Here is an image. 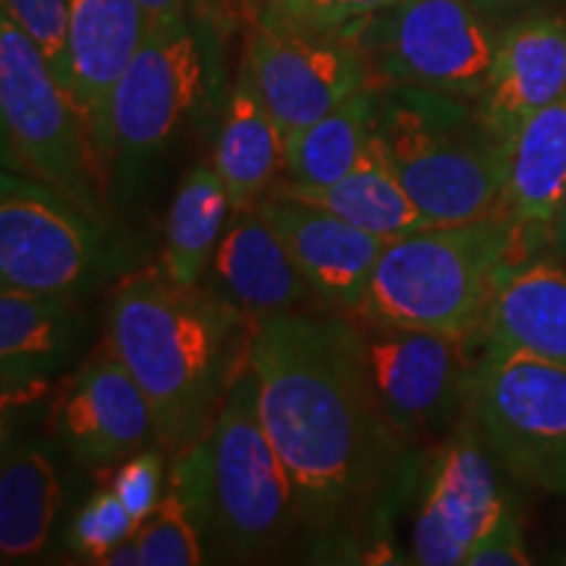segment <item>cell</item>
<instances>
[{
    "label": "cell",
    "mask_w": 566,
    "mask_h": 566,
    "mask_svg": "<svg viewBox=\"0 0 566 566\" xmlns=\"http://www.w3.org/2000/svg\"><path fill=\"white\" fill-rule=\"evenodd\" d=\"M260 417L292 485L300 546L315 562H380L428 451L407 441L367 386L331 307L254 323ZM396 562V558H391Z\"/></svg>",
    "instance_id": "cell-1"
},
{
    "label": "cell",
    "mask_w": 566,
    "mask_h": 566,
    "mask_svg": "<svg viewBox=\"0 0 566 566\" xmlns=\"http://www.w3.org/2000/svg\"><path fill=\"white\" fill-rule=\"evenodd\" d=\"M254 321L208 286H179L163 268L113 289L105 338L150 401L158 441L176 462L205 436L250 363Z\"/></svg>",
    "instance_id": "cell-2"
},
{
    "label": "cell",
    "mask_w": 566,
    "mask_h": 566,
    "mask_svg": "<svg viewBox=\"0 0 566 566\" xmlns=\"http://www.w3.org/2000/svg\"><path fill=\"white\" fill-rule=\"evenodd\" d=\"M168 470L205 562H268L300 543L292 485L260 417L252 363L233 380L205 436Z\"/></svg>",
    "instance_id": "cell-3"
},
{
    "label": "cell",
    "mask_w": 566,
    "mask_h": 566,
    "mask_svg": "<svg viewBox=\"0 0 566 566\" xmlns=\"http://www.w3.org/2000/svg\"><path fill=\"white\" fill-rule=\"evenodd\" d=\"M370 150L430 226L509 210L512 145L480 122L475 103L417 87H375Z\"/></svg>",
    "instance_id": "cell-4"
},
{
    "label": "cell",
    "mask_w": 566,
    "mask_h": 566,
    "mask_svg": "<svg viewBox=\"0 0 566 566\" xmlns=\"http://www.w3.org/2000/svg\"><path fill=\"white\" fill-rule=\"evenodd\" d=\"M530 254L525 229L509 210L388 239L359 313L472 342L499 283Z\"/></svg>",
    "instance_id": "cell-5"
},
{
    "label": "cell",
    "mask_w": 566,
    "mask_h": 566,
    "mask_svg": "<svg viewBox=\"0 0 566 566\" xmlns=\"http://www.w3.org/2000/svg\"><path fill=\"white\" fill-rule=\"evenodd\" d=\"M0 116L3 145L32 179L116 229L108 166L87 122L40 48L6 11L0 13Z\"/></svg>",
    "instance_id": "cell-6"
},
{
    "label": "cell",
    "mask_w": 566,
    "mask_h": 566,
    "mask_svg": "<svg viewBox=\"0 0 566 566\" xmlns=\"http://www.w3.org/2000/svg\"><path fill=\"white\" fill-rule=\"evenodd\" d=\"M367 386L394 428L428 451L459 422L478 349L470 338L405 328L349 310H334Z\"/></svg>",
    "instance_id": "cell-7"
},
{
    "label": "cell",
    "mask_w": 566,
    "mask_h": 566,
    "mask_svg": "<svg viewBox=\"0 0 566 566\" xmlns=\"http://www.w3.org/2000/svg\"><path fill=\"white\" fill-rule=\"evenodd\" d=\"M506 24L467 0H399L354 38L370 87H417L478 103Z\"/></svg>",
    "instance_id": "cell-8"
},
{
    "label": "cell",
    "mask_w": 566,
    "mask_h": 566,
    "mask_svg": "<svg viewBox=\"0 0 566 566\" xmlns=\"http://www.w3.org/2000/svg\"><path fill=\"white\" fill-rule=\"evenodd\" d=\"M467 412L509 475L566 495V365L478 349Z\"/></svg>",
    "instance_id": "cell-9"
},
{
    "label": "cell",
    "mask_w": 566,
    "mask_h": 566,
    "mask_svg": "<svg viewBox=\"0 0 566 566\" xmlns=\"http://www.w3.org/2000/svg\"><path fill=\"white\" fill-rule=\"evenodd\" d=\"M118 268L116 229L53 187L6 168L0 179L3 289L80 296Z\"/></svg>",
    "instance_id": "cell-10"
},
{
    "label": "cell",
    "mask_w": 566,
    "mask_h": 566,
    "mask_svg": "<svg viewBox=\"0 0 566 566\" xmlns=\"http://www.w3.org/2000/svg\"><path fill=\"white\" fill-rule=\"evenodd\" d=\"M212 82V38L200 19L147 32L113 87L108 105V160L137 171L168 147Z\"/></svg>",
    "instance_id": "cell-11"
},
{
    "label": "cell",
    "mask_w": 566,
    "mask_h": 566,
    "mask_svg": "<svg viewBox=\"0 0 566 566\" xmlns=\"http://www.w3.org/2000/svg\"><path fill=\"white\" fill-rule=\"evenodd\" d=\"M499 459L472 420L459 417L454 428L424 457L417 483L412 525V564L459 566L480 537L495 525L509 499L501 488Z\"/></svg>",
    "instance_id": "cell-12"
},
{
    "label": "cell",
    "mask_w": 566,
    "mask_h": 566,
    "mask_svg": "<svg viewBox=\"0 0 566 566\" xmlns=\"http://www.w3.org/2000/svg\"><path fill=\"white\" fill-rule=\"evenodd\" d=\"M244 59L286 139L370 84L352 40L275 30L258 19L247 30Z\"/></svg>",
    "instance_id": "cell-13"
},
{
    "label": "cell",
    "mask_w": 566,
    "mask_h": 566,
    "mask_svg": "<svg viewBox=\"0 0 566 566\" xmlns=\"http://www.w3.org/2000/svg\"><path fill=\"white\" fill-rule=\"evenodd\" d=\"M48 430L69 457L92 470L126 462L160 443L150 401L105 342L71 375Z\"/></svg>",
    "instance_id": "cell-14"
},
{
    "label": "cell",
    "mask_w": 566,
    "mask_h": 566,
    "mask_svg": "<svg viewBox=\"0 0 566 566\" xmlns=\"http://www.w3.org/2000/svg\"><path fill=\"white\" fill-rule=\"evenodd\" d=\"M254 208L325 307L338 313L363 307L386 239L354 229L342 218L281 192H268Z\"/></svg>",
    "instance_id": "cell-15"
},
{
    "label": "cell",
    "mask_w": 566,
    "mask_h": 566,
    "mask_svg": "<svg viewBox=\"0 0 566 566\" xmlns=\"http://www.w3.org/2000/svg\"><path fill=\"white\" fill-rule=\"evenodd\" d=\"M566 90V3L509 21L491 80L475 103L480 122L512 145L516 132Z\"/></svg>",
    "instance_id": "cell-16"
},
{
    "label": "cell",
    "mask_w": 566,
    "mask_h": 566,
    "mask_svg": "<svg viewBox=\"0 0 566 566\" xmlns=\"http://www.w3.org/2000/svg\"><path fill=\"white\" fill-rule=\"evenodd\" d=\"M76 296L3 289L0 294V380L3 407L32 399L80 359L87 317Z\"/></svg>",
    "instance_id": "cell-17"
},
{
    "label": "cell",
    "mask_w": 566,
    "mask_h": 566,
    "mask_svg": "<svg viewBox=\"0 0 566 566\" xmlns=\"http://www.w3.org/2000/svg\"><path fill=\"white\" fill-rule=\"evenodd\" d=\"M202 281L254 323L275 313L325 307L258 208L231 212Z\"/></svg>",
    "instance_id": "cell-18"
},
{
    "label": "cell",
    "mask_w": 566,
    "mask_h": 566,
    "mask_svg": "<svg viewBox=\"0 0 566 566\" xmlns=\"http://www.w3.org/2000/svg\"><path fill=\"white\" fill-rule=\"evenodd\" d=\"M147 32L139 0H69V95L108 168L111 95Z\"/></svg>",
    "instance_id": "cell-19"
},
{
    "label": "cell",
    "mask_w": 566,
    "mask_h": 566,
    "mask_svg": "<svg viewBox=\"0 0 566 566\" xmlns=\"http://www.w3.org/2000/svg\"><path fill=\"white\" fill-rule=\"evenodd\" d=\"M475 349L566 365V263L551 250H541L516 263L504 275L488 304Z\"/></svg>",
    "instance_id": "cell-20"
},
{
    "label": "cell",
    "mask_w": 566,
    "mask_h": 566,
    "mask_svg": "<svg viewBox=\"0 0 566 566\" xmlns=\"http://www.w3.org/2000/svg\"><path fill=\"white\" fill-rule=\"evenodd\" d=\"M286 163V137L268 111L254 82L250 61H242L226 103L216 145V171L221 174L231 212L250 210L271 192Z\"/></svg>",
    "instance_id": "cell-21"
},
{
    "label": "cell",
    "mask_w": 566,
    "mask_h": 566,
    "mask_svg": "<svg viewBox=\"0 0 566 566\" xmlns=\"http://www.w3.org/2000/svg\"><path fill=\"white\" fill-rule=\"evenodd\" d=\"M63 488L48 443L3 438L0 459V558L3 564L38 558L59 520Z\"/></svg>",
    "instance_id": "cell-22"
},
{
    "label": "cell",
    "mask_w": 566,
    "mask_h": 566,
    "mask_svg": "<svg viewBox=\"0 0 566 566\" xmlns=\"http://www.w3.org/2000/svg\"><path fill=\"white\" fill-rule=\"evenodd\" d=\"M566 189V90L537 111L512 139L506 208L535 252L548 247V229Z\"/></svg>",
    "instance_id": "cell-23"
},
{
    "label": "cell",
    "mask_w": 566,
    "mask_h": 566,
    "mask_svg": "<svg viewBox=\"0 0 566 566\" xmlns=\"http://www.w3.org/2000/svg\"><path fill=\"white\" fill-rule=\"evenodd\" d=\"M271 192H281L315 205L331 216L352 223L354 229L373 233L378 239H396L405 233L428 229L430 221L405 192L396 176L378 160L370 147L354 171L323 187H304L289 179H279Z\"/></svg>",
    "instance_id": "cell-24"
},
{
    "label": "cell",
    "mask_w": 566,
    "mask_h": 566,
    "mask_svg": "<svg viewBox=\"0 0 566 566\" xmlns=\"http://www.w3.org/2000/svg\"><path fill=\"white\" fill-rule=\"evenodd\" d=\"M231 218V200L216 166L184 174L166 223L163 271L179 286H200Z\"/></svg>",
    "instance_id": "cell-25"
},
{
    "label": "cell",
    "mask_w": 566,
    "mask_h": 566,
    "mask_svg": "<svg viewBox=\"0 0 566 566\" xmlns=\"http://www.w3.org/2000/svg\"><path fill=\"white\" fill-rule=\"evenodd\" d=\"M375 118V87H363L286 139V179L304 187H323L363 163L370 147Z\"/></svg>",
    "instance_id": "cell-26"
},
{
    "label": "cell",
    "mask_w": 566,
    "mask_h": 566,
    "mask_svg": "<svg viewBox=\"0 0 566 566\" xmlns=\"http://www.w3.org/2000/svg\"><path fill=\"white\" fill-rule=\"evenodd\" d=\"M399 0H263L254 19L275 30L352 40Z\"/></svg>",
    "instance_id": "cell-27"
},
{
    "label": "cell",
    "mask_w": 566,
    "mask_h": 566,
    "mask_svg": "<svg viewBox=\"0 0 566 566\" xmlns=\"http://www.w3.org/2000/svg\"><path fill=\"white\" fill-rule=\"evenodd\" d=\"M142 566H197L205 551L179 491L168 485L155 512L137 530Z\"/></svg>",
    "instance_id": "cell-28"
},
{
    "label": "cell",
    "mask_w": 566,
    "mask_h": 566,
    "mask_svg": "<svg viewBox=\"0 0 566 566\" xmlns=\"http://www.w3.org/2000/svg\"><path fill=\"white\" fill-rule=\"evenodd\" d=\"M139 525L142 522L134 520L116 491L105 488V491L92 495L87 504L76 512L69 527V546L76 556H84L87 562L95 564L105 551L137 533Z\"/></svg>",
    "instance_id": "cell-29"
},
{
    "label": "cell",
    "mask_w": 566,
    "mask_h": 566,
    "mask_svg": "<svg viewBox=\"0 0 566 566\" xmlns=\"http://www.w3.org/2000/svg\"><path fill=\"white\" fill-rule=\"evenodd\" d=\"M3 11L40 48L69 92V0H3Z\"/></svg>",
    "instance_id": "cell-30"
},
{
    "label": "cell",
    "mask_w": 566,
    "mask_h": 566,
    "mask_svg": "<svg viewBox=\"0 0 566 566\" xmlns=\"http://www.w3.org/2000/svg\"><path fill=\"white\" fill-rule=\"evenodd\" d=\"M166 464H171L166 449L155 443L122 462L116 475H113L111 488L137 522L147 520L155 512V506L160 504L163 495H166V491H163Z\"/></svg>",
    "instance_id": "cell-31"
},
{
    "label": "cell",
    "mask_w": 566,
    "mask_h": 566,
    "mask_svg": "<svg viewBox=\"0 0 566 566\" xmlns=\"http://www.w3.org/2000/svg\"><path fill=\"white\" fill-rule=\"evenodd\" d=\"M467 566H527L530 558L525 530H522V516L516 506L509 501V506L501 512L495 525L480 537V543L467 556Z\"/></svg>",
    "instance_id": "cell-32"
},
{
    "label": "cell",
    "mask_w": 566,
    "mask_h": 566,
    "mask_svg": "<svg viewBox=\"0 0 566 566\" xmlns=\"http://www.w3.org/2000/svg\"><path fill=\"white\" fill-rule=\"evenodd\" d=\"M467 3L475 6L485 17L501 21V24H509V21L525 17V13L564 6L566 0H467Z\"/></svg>",
    "instance_id": "cell-33"
},
{
    "label": "cell",
    "mask_w": 566,
    "mask_h": 566,
    "mask_svg": "<svg viewBox=\"0 0 566 566\" xmlns=\"http://www.w3.org/2000/svg\"><path fill=\"white\" fill-rule=\"evenodd\" d=\"M139 6L150 21V30L179 24L192 17V0H139Z\"/></svg>",
    "instance_id": "cell-34"
},
{
    "label": "cell",
    "mask_w": 566,
    "mask_h": 566,
    "mask_svg": "<svg viewBox=\"0 0 566 566\" xmlns=\"http://www.w3.org/2000/svg\"><path fill=\"white\" fill-rule=\"evenodd\" d=\"M95 564H103V566H134V564H139L142 566V551H139L137 533L124 537L122 543H116V546L105 551V554L97 558Z\"/></svg>",
    "instance_id": "cell-35"
},
{
    "label": "cell",
    "mask_w": 566,
    "mask_h": 566,
    "mask_svg": "<svg viewBox=\"0 0 566 566\" xmlns=\"http://www.w3.org/2000/svg\"><path fill=\"white\" fill-rule=\"evenodd\" d=\"M546 250H551L558 260H564L566 263V189L562 195V202H558V208L554 212V221H551Z\"/></svg>",
    "instance_id": "cell-36"
},
{
    "label": "cell",
    "mask_w": 566,
    "mask_h": 566,
    "mask_svg": "<svg viewBox=\"0 0 566 566\" xmlns=\"http://www.w3.org/2000/svg\"><path fill=\"white\" fill-rule=\"evenodd\" d=\"M558 562H562V564H566V551H564V554H562V556H558Z\"/></svg>",
    "instance_id": "cell-37"
},
{
    "label": "cell",
    "mask_w": 566,
    "mask_h": 566,
    "mask_svg": "<svg viewBox=\"0 0 566 566\" xmlns=\"http://www.w3.org/2000/svg\"><path fill=\"white\" fill-rule=\"evenodd\" d=\"M260 6H263V3H260Z\"/></svg>",
    "instance_id": "cell-38"
}]
</instances>
